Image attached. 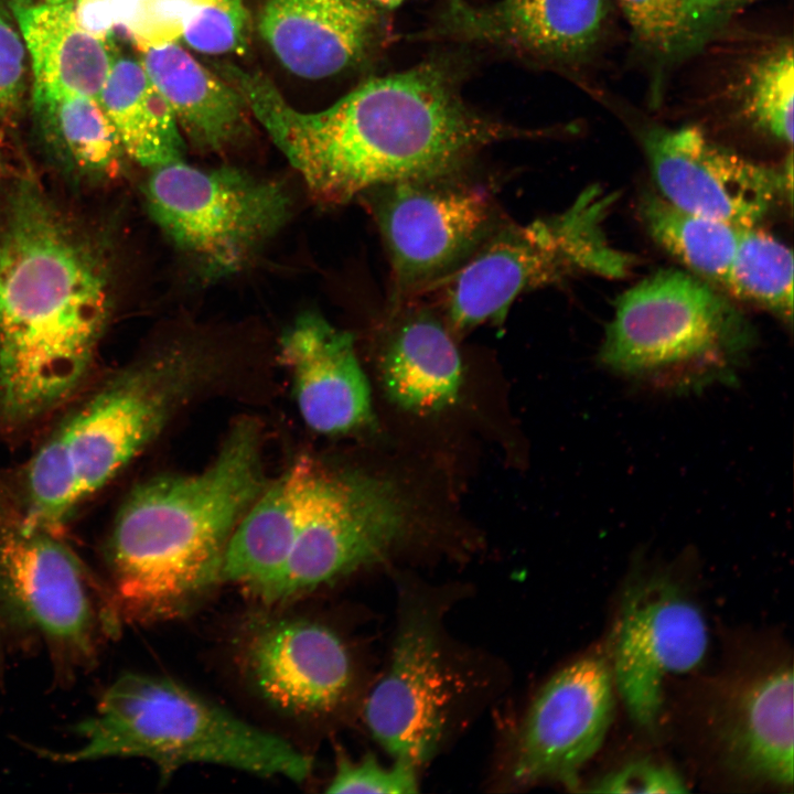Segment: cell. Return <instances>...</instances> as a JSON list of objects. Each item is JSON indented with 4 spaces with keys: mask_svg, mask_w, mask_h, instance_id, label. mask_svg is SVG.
I'll return each instance as SVG.
<instances>
[{
    "mask_svg": "<svg viewBox=\"0 0 794 794\" xmlns=\"http://www.w3.org/2000/svg\"><path fill=\"white\" fill-rule=\"evenodd\" d=\"M67 1H71V0H44V2H49V3H63V2H67Z\"/></svg>",
    "mask_w": 794,
    "mask_h": 794,
    "instance_id": "60d3db41",
    "label": "cell"
},
{
    "mask_svg": "<svg viewBox=\"0 0 794 794\" xmlns=\"http://www.w3.org/2000/svg\"><path fill=\"white\" fill-rule=\"evenodd\" d=\"M249 18L242 0H213L197 6L186 19L182 36L194 50L222 54L239 52L249 37Z\"/></svg>",
    "mask_w": 794,
    "mask_h": 794,
    "instance_id": "1f68e13d",
    "label": "cell"
},
{
    "mask_svg": "<svg viewBox=\"0 0 794 794\" xmlns=\"http://www.w3.org/2000/svg\"><path fill=\"white\" fill-rule=\"evenodd\" d=\"M235 659L256 693L298 718L336 710L353 686L351 656L341 637L319 622L256 614L242 625Z\"/></svg>",
    "mask_w": 794,
    "mask_h": 794,
    "instance_id": "4fadbf2b",
    "label": "cell"
},
{
    "mask_svg": "<svg viewBox=\"0 0 794 794\" xmlns=\"http://www.w3.org/2000/svg\"><path fill=\"white\" fill-rule=\"evenodd\" d=\"M379 372L388 397L411 411H431L458 396L462 364L446 326L429 311L410 310L382 350Z\"/></svg>",
    "mask_w": 794,
    "mask_h": 794,
    "instance_id": "7402d4cb",
    "label": "cell"
},
{
    "mask_svg": "<svg viewBox=\"0 0 794 794\" xmlns=\"http://www.w3.org/2000/svg\"><path fill=\"white\" fill-rule=\"evenodd\" d=\"M608 0H448L438 34L519 52L572 57L591 49L608 20Z\"/></svg>",
    "mask_w": 794,
    "mask_h": 794,
    "instance_id": "ac0fdd59",
    "label": "cell"
},
{
    "mask_svg": "<svg viewBox=\"0 0 794 794\" xmlns=\"http://www.w3.org/2000/svg\"><path fill=\"white\" fill-rule=\"evenodd\" d=\"M733 762L751 777L793 785V669L781 665L738 695L726 728Z\"/></svg>",
    "mask_w": 794,
    "mask_h": 794,
    "instance_id": "603a6c76",
    "label": "cell"
},
{
    "mask_svg": "<svg viewBox=\"0 0 794 794\" xmlns=\"http://www.w3.org/2000/svg\"><path fill=\"white\" fill-rule=\"evenodd\" d=\"M744 111L769 136L793 142V49L783 43L763 56L747 78Z\"/></svg>",
    "mask_w": 794,
    "mask_h": 794,
    "instance_id": "f546056e",
    "label": "cell"
},
{
    "mask_svg": "<svg viewBox=\"0 0 794 794\" xmlns=\"http://www.w3.org/2000/svg\"><path fill=\"white\" fill-rule=\"evenodd\" d=\"M448 670L432 619L406 613L388 667L364 707L366 726L394 760L419 769L437 751L454 696Z\"/></svg>",
    "mask_w": 794,
    "mask_h": 794,
    "instance_id": "9a60e30c",
    "label": "cell"
},
{
    "mask_svg": "<svg viewBox=\"0 0 794 794\" xmlns=\"http://www.w3.org/2000/svg\"><path fill=\"white\" fill-rule=\"evenodd\" d=\"M75 732L83 741L81 747L47 755L61 762L144 758L158 766L163 780L190 763L300 783L312 772V760L289 741L168 677L124 674Z\"/></svg>",
    "mask_w": 794,
    "mask_h": 794,
    "instance_id": "5b68a950",
    "label": "cell"
},
{
    "mask_svg": "<svg viewBox=\"0 0 794 794\" xmlns=\"http://www.w3.org/2000/svg\"><path fill=\"white\" fill-rule=\"evenodd\" d=\"M41 137L54 168L69 181H112L126 157L98 98L64 95L34 101Z\"/></svg>",
    "mask_w": 794,
    "mask_h": 794,
    "instance_id": "d4e9b609",
    "label": "cell"
},
{
    "mask_svg": "<svg viewBox=\"0 0 794 794\" xmlns=\"http://www.w3.org/2000/svg\"><path fill=\"white\" fill-rule=\"evenodd\" d=\"M0 616L43 636L76 663L95 657L120 619L109 589L89 573L62 533L0 505Z\"/></svg>",
    "mask_w": 794,
    "mask_h": 794,
    "instance_id": "ba28073f",
    "label": "cell"
},
{
    "mask_svg": "<svg viewBox=\"0 0 794 794\" xmlns=\"http://www.w3.org/2000/svg\"><path fill=\"white\" fill-rule=\"evenodd\" d=\"M141 63L197 149L222 152L249 133L251 111L243 95L180 45L150 47Z\"/></svg>",
    "mask_w": 794,
    "mask_h": 794,
    "instance_id": "ffe728a7",
    "label": "cell"
},
{
    "mask_svg": "<svg viewBox=\"0 0 794 794\" xmlns=\"http://www.w3.org/2000/svg\"><path fill=\"white\" fill-rule=\"evenodd\" d=\"M707 648L704 615L673 578L634 577L622 594L607 652L614 688L633 722L653 730L667 678L698 667Z\"/></svg>",
    "mask_w": 794,
    "mask_h": 794,
    "instance_id": "8fae6325",
    "label": "cell"
},
{
    "mask_svg": "<svg viewBox=\"0 0 794 794\" xmlns=\"http://www.w3.org/2000/svg\"><path fill=\"white\" fill-rule=\"evenodd\" d=\"M75 19L78 25L104 42H107L117 19L114 0H72Z\"/></svg>",
    "mask_w": 794,
    "mask_h": 794,
    "instance_id": "d590c367",
    "label": "cell"
},
{
    "mask_svg": "<svg viewBox=\"0 0 794 794\" xmlns=\"http://www.w3.org/2000/svg\"><path fill=\"white\" fill-rule=\"evenodd\" d=\"M26 53L20 31L0 8V121L13 117L22 104Z\"/></svg>",
    "mask_w": 794,
    "mask_h": 794,
    "instance_id": "e575fe53",
    "label": "cell"
},
{
    "mask_svg": "<svg viewBox=\"0 0 794 794\" xmlns=\"http://www.w3.org/2000/svg\"><path fill=\"white\" fill-rule=\"evenodd\" d=\"M408 511L389 482L308 468L289 556L256 596L291 601L384 557L404 537Z\"/></svg>",
    "mask_w": 794,
    "mask_h": 794,
    "instance_id": "9c48e42d",
    "label": "cell"
},
{
    "mask_svg": "<svg viewBox=\"0 0 794 794\" xmlns=\"http://www.w3.org/2000/svg\"><path fill=\"white\" fill-rule=\"evenodd\" d=\"M373 4L380 8L393 9L398 7L404 0H369Z\"/></svg>",
    "mask_w": 794,
    "mask_h": 794,
    "instance_id": "74e56055",
    "label": "cell"
},
{
    "mask_svg": "<svg viewBox=\"0 0 794 794\" xmlns=\"http://www.w3.org/2000/svg\"><path fill=\"white\" fill-rule=\"evenodd\" d=\"M204 347L176 344L131 364L75 407L30 459L23 517L62 533L76 508L112 480L215 374Z\"/></svg>",
    "mask_w": 794,
    "mask_h": 794,
    "instance_id": "277c9868",
    "label": "cell"
},
{
    "mask_svg": "<svg viewBox=\"0 0 794 794\" xmlns=\"http://www.w3.org/2000/svg\"><path fill=\"white\" fill-rule=\"evenodd\" d=\"M213 0H114L117 26L141 52L174 42L192 11Z\"/></svg>",
    "mask_w": 794,
    "mask_h": 794,
    "instance_id": "4dcf8cb0",
    "label": "cell"
},
{
    "mask_svg": "<svg viewBox=\"0 0 794 794\" xmlns=\"http://www.w3.org/2000/svg\"><path fill=\"white\" fill-rule=\"evenodd\" d=\"M104 237L32 176L0 203V423L25 428L65 403L94 363L114 304Z\"/></svg>",
    "mask_w": 794,
    "mask_h": 794,
    "instance_id": "7a4b0ae2",
    "label": "cell"
},
{
    "mask_svg": "<svg viewBox=\"0 0 794 794\" xmlns=\"http://www.w3.org/2000/svg\"><path fill=\"white\" fill-rule=\"evenodd\" d=\"M11 9L28 8L37 4V0H8Z\"/></svg>",
    "mask_w": 794,
    "mask_h": 794,
    "instance_id": "f35d334b",
    "label": "cell"
},
{
    "mask_svg": "<svg viewBox=\"0 0 794 794\" xmlns=\"http://www.w3.org/2000/svg\"><path fill=\"white\" fill-rule=\"evenodd\" d=\"M725 287L734 296L765 308L791 324L792 250L754 226L741 228Z\"/></svg>",
    "mask_w": 794,
    "mask_h": 794,
    "instance_id": "83f0119b",
    "label": "cell"
},
{
    "mask_svg": "<svg viewBox=\"0 0 794 794\" xmlns=\"http://www.w3.org/2000/svg\"><path fill=\"white\" fill-rule=\"evenodd\" d=\"M594 793H686L683 777L672 768L642 759L622 765L589 784Z\"/></svg>",
    "mask_w": 794,
    "mask_h": 794,
    "instance_id": "836d02e7",
    "label": "cell"
},
{
    "mask_svg": "<svg viewBox=\"0 0 794 794\" xmlns=\"http://www.w3.org/2000/svg\"><path fill=\"white\" fill-rule=\"evenodd\" d=\"M642 219L656 243L694 275L725 287L741 228L686 212L655 194H646Z\"/></svg>",
    "mask_w": 794,
    "mask_h": 794,
    "instance_id": "4316f807",
    "label": "cell"
},
{
    "mask_svg": "<svg viewBox=\"0 0 794 794\" xmlns=\"http://www.w3.org/2000/svg\"><path fill=\"white\" fill-rule=\"evenodd\" d=\"M98 100L126 157L147 168L182 159L185 144L173 111L141 62L112 61Z\"/></svg>",
    "mask_w": 794,
    "mask_h": 794,
    "instance_id": "484cf974",
    "label": "cell"
},
{
    "mask_svg": "<svg viewBox=\"0 0 794 794\" xmlns=\"http://www.w3.org/2000/svg\"><path fill=\"white\" fill-rule=\"evenodd\" d=\"M752 342L744 318L704 279L665 269L619 298L599 361L653 388L689 393L733 384Z\"/></svg>",
    "mask_w": 794,
    "mask_h": 794,
    "instance_id": "8992f818",
    "label": "cell"
},
{
    "mask_svg": "<svg viewBox=\"0 0 794 794\" xmlns=\"http://www.w3.org/2000/svg\"><path fill=\"white\" fill-rule=\"evenodd\" d=\"M635 37L672 56L697 46L721 17L699 0H616Z\"/></svg>",
    "mask_w": 794,
    "mask_h": 794,
    "instance_id": "f1b7e54d",
    "label": "cell"
},
{
    "mask_svg": "<svg viewBox=\"0 0 794 794\" xmlns=\"http://www.w3.org/2000/svg\"><path fill=\"white\" fill-rule=\"evenodd\" d=\"M12 11L31 60L34 101L64 95L98 98L114 60L107 42L78 25L72 0Z\"/></svg>",
    "mask_w": 794,
    "mask_h": 794,
    "instance_id": "44dd1931",
    "label": "cell"
},
{
    "mask_svg": "<svg viewBox=\"0 0 794 794\" xmlns=\"http://www.w3.org/2000/svg\"><path fill=\"white\" fill-rule=\"evenodd\" d=\"M3 175H4V161H3L2 154L0 152V182L3 179Z\"/></svg>",
    "mask_w": 794,
    "mask_h": 794,
    "instance_id": "ab89813d",
    "label": "cell"
},
{
    "mask_svg": "<svg viewBox=\"0 0 794 794\" xmlns=\"http://www.w3.org/2000/svg\"><path fill=\"white\" fill-rule=\"evenodd\" d=\"M418 785V768L407 762L394 760L386 766L372 753L352 760L342 752L325 792L411 794Z\"/></svg>",
    "mask_w": 794,
    "mask_h": 794,
    "instance_id": "d6a6232c",
    "label": "cell"
},
{
    "mask_svg": "<svg viewBox=\"0 0 794 794\" xmlns=\"http://www.w3.org/2000/svg\"><path fill=\"white\" fill-rule=\"evenodd\" d=\"M645 149L662 197L686 212L752 227L780 194L792 196L791 154L775 170L712 141L697 127L652 131Z\"/></svg>",
    "mask_w": 794,
    "mask_h": 794,
    "instance_id": "5bb4252c",
    "label": "cell"
},
{
    "mask_svg": "<svg viewBox=\"0 0 794 794\" xmlns=\"http://www.w3.org/2000/svg\"><path fill=\"white\" fill-rule=\"evenodd\" d=\"M223 73L326 204L399 181L449 178L489 144L537 135L478 114L431 63L369 78L314 112L291 107L259 72L227 65Z\"/></svg>",
    "mask_w": 794,
    "mask_h": 794,
    "instance_id": "6da1fadb",
    "label": "cell"
},
{
    "mask_svg": "<svg viewBox=\"0 0 794 794\" xmlns=\"http://www.w3.org/2000/svg\"><path fill=\"white\" fill-rule=\"evenodd\" d=\"M148 212L203 277L242 270L285 225L291 196L279 181L180 160L150 168Z\"/></svg>",
    "mask_w": 794,
    "mask_h": 794,
    "instance_id": "52a82bcc",
    "label": "cell"
},
{
    "mask_svg": "<svg viewBox=\"0 0 794 794\" xmlns=\"http://www.w3.org/2000/svg\"><path fill=\"white\" fill-rule=\"evenodd\" d=\"M708 10L723 18V14L752 0H699Z\"/></svg>",
    "mask_w": 794,
    "mask_h": 794,
    "instance_id": "8d00e7d4",
    "label": "cell"
},
{
    "mask_svg": "<svg viewBox=\"0 0 794 794\" xmlns=\"http://www.w3.org/2000/svg\"><path fill=\"white\" fill-rule=\"evenodd\" d=\"M448 179L399 181L364 193L389 256L393 311L438 285L494 228L491 193Z\"/></svg>",
    "mask_w": 794,
    "mask_h": 794,
    "instance_id": "30bf717a",
    "label": "cell"
},
{
    "mask_svg": "<svg viewBox=\"0 0 794 794\" xmlns=\"http://www.w3.org/2000/svg\"><path fill=\"white\" fill-rule=\"evenodd\" d=\"M376 8L369 0H266L258 30L288 71L324 78L368 51L379 30Z\"/></svg>",
    "mask_w": 794,
    "mask_h": 794,
    "instance_id": "d6986e66",
    "label": "cell"
},
{
    "mask_svg": "<svg viewBox=\"0 0 794 794\" xmlns=\"http://www.w3.org/2000/svg\"><path fill=\"white\" fill-rule=\"evenodd\" d=\"M580 273L569 244L544 219L493 230L438 285L450 325L502 324L518 296Z\"/></svg>",
    "mask_w": 794,
    "mask_h": 794,
    "instance_id": "2e32d148",
    "label": "cell"
},
{
    "mask_svg": "<svg viewBox=\"0 0 794 794\" xmlns=\"http://www.w3.org/2000/svg\"><path fill=\"white\" fill-rule=\"evenodd\" d=\"M265 486L260 433L249 419L235 423L203 471L136 486L107 548L120 621L183 615L221 583L229 538Z\"/></svg>",
    "mask_w": 794,
    "mask_h": 794,
    "instance_id": "3957f363",
    "label": "cell"
},
{
    "mask_svg": "<svg viewBox=\"0 0 794 794\" xmlns=\"http://www.w3.org/2000/svg\"><path fill=\"white\" fill-rule=\"evenodd\" d=\"M304 422L319 433H345L368 423L371 389L352 334L316 313L300 315L280 340Z\"/></svg>",
    "mask_w": 794,
    "mask_h": 794,
    "instance_id": "e0dca14e",
    "label": "cell"
},
{
    "mask_svg": "<svg viewBox=\"0 0 794 794\" xmlns=\"http://www.w3.org/2000/svg\"><path fill=\"white\" fill-rule=\"evenodd\" d=\"M614 683L607 653L571 662L541 687L518 731L512 777L575 790L579 772L602 745L612 721Z\"/></svg>",
    "mask_w": 794,
    "mask_h": 794,
    "instance_id": "7c38bea8",
    "label": "cell"
},
{
    "mask_svg": "<svg viewBox=\"0 0 794 794\" xmlns=\"http://www.w3.org/2000/svg\"><path fill=\"white\" fill-rule=\"evenodd\" d=\"M309 465L308 459L299 460L249 506L226 547L222 582L238 583L255 597L281 570L294 540Z\"/></svg>",
    "mask_w": 794,
    "mask_h": 794,
    "instance_id": "cb8c5ba5",
    "label": "cell"
}]
</instances>
